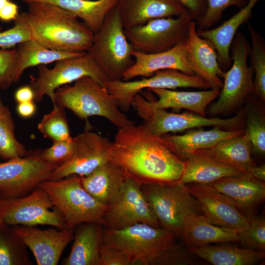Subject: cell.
<instances>
[{
  "label": "cell",
  "instance_id": "cell-40",
  "mask_svg": "<svg viewBox=\"0 0 265 265\" xmlns=\"http://www.w3.org/2000/svg\"><path fill=\"white\" fill-rule=\"evenodd\" d=\"M247 217L249 226L245 230L239 232L238 242L250 249L265 251V218L263 217Z\"/></svg>",
  "mask_w": 265,
  "mask_h": 265
},
{
  "label": "cell",
  "instance_id": "cell-7",
  "mask_svg": "<svg viewBox=\"0 0 265 265\" xmlns=\"http://www.w3.org/2000/svg\"><path fill=\"white\" fill-rule=\"evenodd\" d=\"M142 193L161 227L180 237L186 219L193 214H203L197 200L185 185L176 183H145Z\"/></svg>",
  "mask_w": 265,
  "mask_h": 265
},
{
  "label": "cell",
  "instance_id": "cell-5",
  "mask_svg": "<svg viewBox=\"0 0 265 265\" xmlns=\"http://www.w3.org/2000/svg\"><path fill=\"white\" fill-rule=\"evenodd\" d=\"M38 186L48 195L53 207L62 214L65 229H73L85 222L104 226V215L108 206L98 202L82 186L80 176L58 181L46 180Z\"/></svg>",
  "mask_w": 265,
  "mask_h": 265
},
{
  "label": "cell",
  "instance_id": "cell-27",
  "mask_svg": "<svg viewBox=\"0 0 265 265\" xmlns=\"http://www.w3.org/2000/svg\"><path fill=\"white\" fill-rule=\"evenodd\" d=\"M238 231L211 223L203 214H193L185 220L181 234L186 246L238 242Z\"/></svg>",
  "mask_w": 265,
  "mask_h": 265
},
{
  "label": "cell",
  "instance_id": "cell-4",
  "mask_svg": "<svg viewBox=\"0 0 265 265\" xmlns=\"http://www.w3.org/2000/svg\"><path fill=\"white\" fill-rule=\"evenodd\" d=\"M57 88L54 92V103L68 108L81 120L92 116L106 118L118 128L134 124L121 111L117 98L99 83L88 76Z\"/></svg>",
  "mask_w": 265,
  "mask_h": 265
},
{
  "label": "cell",
  "instance_id": "cell-1",
  "mask_svg": "<svg viewBox=\"0 0 265 265\" xmlns=\"http://www.w3.org/2000/svg\"><path fill=\"white\" fill-rule=\"evenodd\" d=\"M109 159L140 185L179 183L186 165L160 136L134 124L118 128Z\"/></svg>",
  "mask_w": 265,
  "mask_h": 265
},
{
  "label": "cell",
  "instance_id": "cell-2",
  "mask_svg": "<svg viewBox=\"0 0 265 265\" xmlns=\"http://www.w3.org/2000/svg\"><path fill=\"white\" fill-rule=\"evenodd\" d=\"M177 237L167 229L143 223L119 230L102 229L103 244L123 251L132 265L192 264V253L177 241Z\"/></svg>",
  "mask_w": 265,
  "mask_h": 265
},
{
  "label": "cell",
  "instance_id": "cell-49",
  "mask_svg": "<svg viewBox=\"0 0 265 265\" xmlns=\"http://www.w3.org/2000/svg\"><path fill=\"white\" fill-rule=\"evenodd\" d=\"M245 173H249L256 179L262 181H265V165L260 166L253 165L248 167Z\"/></svg>",
  "mask_w": 265,
  "mask_h": 265
},
{
  "label": "cell",
  "instance_id": "cell-15",
  "mask_svg": "<svg viewBox=\"0 0 265 265\" xmlns=\"http://www.w3.org/2000/svg\"><path fill=\"white\" fill-rule=\"evenodd\" d=\"M107 91L117 99L120 109L127 112L135 96L146 89H175L180 87H192L207 90L209 84L197 75H189L178 70L167 69L155 72L151 77L135 81H108Z\"/></svg>",
  "mask_w": 265,
  "mask_h": 265
},
{
  "label": "cell",
  "instance_id": "cell-26",
  "mask_svg": "<svg viewBox=\"0 0 265 265\" xmlns=\"http://www.w3.org/2000/svg\"><path fill=\"white\" fill-rule=\"evenodd\" d=\"M260 0H249L244 7L219 26L197 32L200 37L209 41L214 47L218 64L223 71L231 64L230 47L237 30L252 17L253 8Z\"/></svg>",
  "mask_w": 265,
  "mask_h": 265
},
{
  "label": "cell",
  "instance_id": "cell-11",
  "mask_svg": "<svg viewBox=\"0 0 265 265\" xmlns=\"http://www.w3.org/2000/svg\"><path fill=\"white\" fill-rule=\"evenodd\" d=\"M37 66L38 76L36 78H32L29 84L34 92V100L37 102L42 101L46 95L54 104V92L57 88L83 76H89L106 89L108 81L88 52L80 56L59 60L52 69L44 64Z\"/></svg>",
  "mask_w": 265,
  "mask_h": 265
},
{
  "label": "cell",
  "instance_id": "cell-47",
  "mask_svg": "<svg viewBox=\"0 0 265 265\" xmlns=\"http://www.w3.org/2000/svg\"><path fill=\"white\" fill-rule=\"evenodd\" d=\"M14 98L18 103L32 102L34 99V93L29 85H25L17 89Z\"/></svg>",
  "mask_w": 265,
  "mask_h": 265
},
{
  "label": "cell",
  "instance_id": "cell-31",
  "mask_svg": "<svg viewBox=\"0 0 265 265\" xmlns=\"http://www.w3.org/2000/svg\"><path fill=\"white\" fill-rule=\"evenodd\" d=\"M41 1L57 5L81 19L93 33L102 26L107 13L119 0H22Z\"/></svg>",
  "mask_w": 265,
  "mask_h": 265
},
{
  "label": "cell",
  "instance_id": "cell-28",
  "mask_svg": "<svg viewBox=\"0 0 265 265\" xmlns=\"http://www.w3.org/2000/svg\"><path fill=\"white\" fill-rule=\"evenodd\" d=\"M102 225L93 222L80 224L74 229L71 252L64 265H100L102 242Z\"/></svg>",
  "mask_w": 265,
  "mask_h": 265
},
{
  "label": "cell",
  "instance_id": "cell-29",
  "mask_svg": "<svg viewBox=\"0 0 265 265\" xmlns=\"http://www.w3.org/2000/svg\"><path fill=\"white\" fill-rule=\"evenodd\" d=\"M148 90L156 94L158 100H148L149 104L155 108L177 109H186L205 116L206 109L216 99L220 89H211L200 91H180L167 89L153 88Z\"/></svg>",
  "mask_w": 265,
  "mask_h": 265
},
{
  "label": "cell",
  "instance_id": "cell-33",
  "mask_svg": "<svg viewBox=\"0 0 265 265\" xmlns=\"http://www.w3.org/2000/svg\"><path fill=\"white\" fill-rule=\"evenodd\" d=\"M17 78L19 81L24 71L28 67L81 56L86 52L67 53L48 49L30 39L19 44Z\"/></svg>",
  "mask_w": 265,
  "mask_h": 265
},
{
  "label": "cell",
  "instance_id": "cell-16",
  "mask_svg": "<svg viewBox=\"0 0 265 265\" xmlns=\"http://www.w3.org/2000/svg\"><path fill=\"white\" fill-rule=\"evenodd\" d=\"M104 219V226L115 230L139 223L160 227L142 193L140 184L129 177L115 200L108 206Z\"/></svg>",
  "mask_w": 265,
  "mask_h": 265
},
{
  "label": "cell",
  "instance_id": "cell-50",
  "mask_svg": "<svg viewBox=\"0 0 265 265\" xmlns=\"http://www.w3.org/2000/svg\"><path fill=\"white\" fill-rule=\"evenodd\" d=\"M9 0H0V11L6 5Z\"/></svg>",
  "mask_w": 265,
  "mask_h": 265
},
{
  "label": "cell",
  "instance_id": "cell-30",
  "mask_svg": "<svg viewBox=\"0 0 265 265\" xmlns=\"http://www.w3.org/2000/svg\"><path fill=\"white\" fill-rule=\"evenodd\" d=\"M185 247L192 254L214 265H252L265 257L264 251L226 244Z\"/></svg>",
  "mask_w": 265,
  "mask_h": 265
},
{
  "label": "cell",
  "instance_id": "cell-23",
  "mask_svg": "<svg viewBox=\"0 0 265 265\" xmlns=\"http://www.w3.org/2000/svg\"><path fill=\"white\" fill-rule=\"evenodd\" d=\"M245 128L228 131L215 126L210 130L202 127L188 130L182 135L167 133L160 137L167 147L185 161L186 156L196 151L211 148L220 142L242 134Z\"/></svg>",
  "mask_w": 265,
  "mask_h": 265
},
{
  "label": "cell",
  "instance_id": "cell-24",
  "mask_svg": "<svg viewBox=\"0 0 265 265\" xmlns=\"http://www.w3.org/2000/svg\"><path fill=\"white\" fill-rule=\"evenodd\" d=\"M185 167L179 182L182 184L208 185L221 179L243 173L238 169L222 163L204 149L186 156Z\"/></svg>",
  "mask_w": 265,
  "mask_h": 265
},
{
  "label": "cell",
  "instance_id": "cell-9",
  "mask_svg": "<svg viewBox=\"0 0 265 265\" xmlns=\"http://www.w3.org/2000/svg\"><path fill=\"white\" fill-rule=\"evenodd\" d=\"M250 47L245 35L237 32L230 47L232 66L224 73L223 85L218 100L209 107L212 117L235 111L243 104L248 96L253 93L254 70L247 64Z\"/></svg>",
  "mask_w": 265,
  "mask_h": 265
},
{
  "label": "cell",
  "instance_id": "cell-21",
  "mask_svg": "<svg viewBox=\"0 0 265 265\" xmlns=\"http://www.w3.org/2000/svg\"><path fill=\"white\" fill-rule=\"evenodd\" d=\"M117 7L124 29L155 19L180 17L189 13L177 0H119Z\"/></svg>",
  "mask_w": 265,
  "mask_h": 265
},
{
  "label": "cell",
  "instance_id": "cell-38",
  "mask_svg": "<svg viewBox=\"0 0 265 265\" xmlns=\"http://www.w3.org/2000/svg\"><path fill=\"white\" fill-rule=\"evenodd\" d=\"M37 127L44 137L52 141H69L73 138L64 108L56 105H53V110L44 115Z\"/></svg>",
  "mask_w": 265,
  "mask_h": 265
},
{
  "label": "cell",
  "instance_id": "cell-34",
  "mask_svg": "<svg viewBox=\"0 0 265 265\" xmlns=\"http://www.w3.org/2000/svg\"><path fill=\"white\" fill-rule=\"evenodd\" d=\"M27 246L6 224H0V265H32Z\"/></svg>",
  "mask_w": 265,
  "mask_h": 265
},
{
  "label": "cell",
  "instance_id": "cell-44",
  "mask_svg": "<svg viewBox=\"0 0 265 265\" xmlns=\"http://www.w3.org/2000/svg\"><path fill=\"white\" fill-rule=\"evenodd\" d=\"M100 265H132L129 256L121 250L103 244L100 252Z\"/></svg>",
  "mask_w": 265,
  "mask_h": 265
},
{
  "label": "cell",
  "instance_id": "cell-19",
  "mask_svg": "<svg viewBox=\"0 0 265 265\" xmlns=\"http://www.w3.org/2000/svg\"><path fill=\"white\" fill-rule=\"evenodd\" d=\"M132 54L134 62L124 74V81H129L139 76L149 77L157 71L167 69L177 70L189 75H196L188 61L186 42L159 53L147 54L133 51Z\"/></svg>",
  "mask_w": 265,
  "mask_h": 265
},
{
  "label": "cell",
  "instance_id": "cell-35",
  "mask_svg": "<svg viewBox=\"0 0 265 265\" xmlns=\"http://www.w3.org/2000/svg\"><path fill=\"white\" fill-rule=\"evenodd\" d=\"M26 152L25 146L16 138L11 112L0 97V158L7 160L23 157Z\"/></svg>",
  "mask_w": 265,
  "mask_h": 265
},
{
  "label": "cell",
  "instance_id": "cell-48",
  "mask_svg": "<svg viewBox=\"0 0 265 265\" xmlns=\"http://www.w3.org/2000/svg\"><path fill=\"white\" fill-rule=\"evenodd\" d=\"M17 112L23 118H28L34 115L36 107L33 101L18 103Z\"/></svg>",
  "mask_w": 265,
  "mask_h": 265
},
{
  "label": "cell",
  "instance_id": "cell-8",
  "mask_svg": "<svg viewBox=\"0 0 265 265\" xmlns=\"http://www.w3.org/2000/svg\"><path fill=\"white\" fill-rule=\"evenodd\" d=\"M132 106H134L138 115L144 120L143 125L158 136L169 132H180L206 126H217L228 131L245 128L244 109L239 110L234 116L226 119L207 118L195 112L176 113L152 107L148 100L139 94L135 96Z\"/></svg>",
  "mask_w": 265,
  "mask_h": 265
},
{
  "label": "cell",
  "instance_id": "cell-43",
  "mask_svg": "<svg viewBox=\"0 0 265 265\" xmlns=\"http://www.w3.org/2000/svg\"><path fill=\"white\" fill-rule=\"evenodd\" d=\"M74 147V138L69 141L54 140L49 148L42 150H37V152L43 160L60 165L70 159Z\"/></svg>",
  "mask_w": 265,
  "mask_h": 265
},
{
  "label": "cell",
  "instance_id": "cell-25",
  "mask_svg": "<svg viewBox=\"0 0 265 265\" xmlns=\"http://www.w3.org/2000/svg\"><path fill=\"white\" fill-rule=\"evenodd\" d=\"M129 176L117 164L109 160L86 176H80L83 188L98 202L111 205Z\"/></svg>",
  "mask_w": 265,
  "mask_h": 265
},
{
  "label": "cell",
  "instance_id": "cell-6",
  "mask_svg": "<svg viewBox=\"0 0 265 265\" xmlns=\"http://www.w3.org/2000/svg\"><path fill=\"white\" fill-rule=\"evenodd\" d=\"M131 44L126 37L117 5L106 14L101 28L94 33L87 51L108 81L122 80L133 64Z\"/></svg>",
  "mask_w": 265,
  "mask_h": 265
},
{
  "label": "cell",
  "instance_id": "cell-37",
  "mask_svg": "<svg viewBox=\"0 0 265 265\" xmlns=\"http://www.w3.org/2000/svg\"><path fill=\"white\" fill-rule=\"evenodd\" d=\"M252 106L249 102L245 110V130L248 132L252 150L258 155L265 154V116L263 109L257 106L256 101L249 95Z\"/></svg>",
  "mask_w": 265,
  "mask_h": 265
},
{
  "label": "cell",
  "instance_id": "cell-51",
  "mask_svg": "<svg viewBox=\"0 0 265 265\" xmlns=\"http://www.w3.org/2000/svg\"><path fill=\"white\" fill-rule=\"evenodd\" d=\"M4 224L5 223L3 222V221L0 218V224Z\"/></svg>",
  "mask_w": 265,
  "mask_h": 265
},
{
  "label": "cell",
  "instance_id": "cell-20",
  "mask_svg": "<svg viewBox=\"0 0 265 265\" xmlns=\"http://www.w3.org/2000/svg\"><path fill=\"white\" fill-rule=\"evenodd\" d=\"M187 45L188 61L196 75L203 78L211 89L221 90L225 72L220 68L216 52L211 43L200 37L196 24L192 20L189 25Z\"/></svg>",
  "mask_w": 265,
  "mask_h": 265
},
{
  "label": "cell",
  "instance_id": "cell-46",
  "mask_svg": "<svg viewBox=\"0 0 265 265\" xmlns=\"http://www.w3.org/2000/svg\"><path fill=\"white\" fill-rule=\"evenodd\" d=\"M19 6L9 0L0 11V20L3 22L15 20L19 15Z\"/></svg>",
  "mask_w": 265,
  "mask_h": 265
},
{
  "label": "cell",
  "instance_id": "cell-13",
  "mask_svg": "<svg viewBox=\"0 0 265 265\" xmlns=\"http://www.w3.org/2000/svg\"><path fill=\"white\" fill-rule=\"evenodd\" d=\"M0 218L9 226L50 225L65 229L62 214L39 186L24 197L0 199Z\"/></svg>",
  "mask_w": 265,
  "mask_h": 265
},
{
  "label": "cell",
  "instance_id": "cell-18",
  "mask_svg": "<svg viewBox=\"0 0 265 265\" xmlns=\"http://www.w3.org/2000/svg\"><path fill=\"white\" fill-rule=\"evenodd\" d=\"M33 254L38 265H56L64 250L74 237L73 229L40 230L34 226L12 227Z\"/></svg>",
  "mask_w": 265,
  "mask_h": 265
},
{
  "label": "cell",
  "instance_id": "cell-17",
  "mask_svg": "<svg viewBox=\"0 0 265 265\" xmlns=\"http://www.w3.org/2000/svg\"><path fill=\"white\" fill-rule=\"evenodd\" d=\"M185 186L197 200L203 215L211 223L239 232L248 227L247 217L224 194L208 185L192 183Z\"/></svg>",
  "mask_w": 265,
  "mask_h": 265
},
{
  "label": "cell",
  "instance_id": "cell-14",
  "mask_svg": "<svg viewBox=\"0 0 265 265\" xmlns=\"http://www.w3.org/2000/svg\"><path fill=\"white\" fill-rule=\"evenodd\" d=\"M85 131L74 138L75 147L72 156L50 174L47 180L58 181L73 175L86 176L98 167L110 160L112 142L107 138L90 131Z\"/></svg>",
  "mask_w": 265,
  "mask_h": 265
},
{
  "label": "cell",
  "instance_id": "cell-10",
  "mask_svg": "<svg viewBox=\"0 0 265 265\" xmlns=\"http://www.w3.org/2000/svg\"><path fill=\"white\" fill-rule=\"evenodd\" d=\"M192 20L189 13L176 18L155 19L142 25L125 28L124 33L133 51L147 54L159 53L186 42Z\"/></svg>",
  "mask_w": 265,
  "mask_h": 265
},
{
  "label": "cell",
  "instance_id": "cell-32",
  "mask_svg": "<svg viewBox=\"0 0 265 265\" xmlns=\"http://www.w3.org/2000/svg\"><path fill=\"white\" fill-rule=\"evenodd\" d=\"M204 150L217 160L243 173L248 167L256 165L251 158L252 143L246 130L240 135L222 141L214 147Z\"/></svg>",
  "mask_w": 265,
  "mask_h": 265
},
{
  "label": "cell",
  "instance_id": "cell-3",
  "mask_svg": "<svg viewBox=\"0 0 265 265\" xmlns=\"http://www.w3.org/2000/svg\"><path fill=\"white\" fill-rule=\"evenodd\" d=\"M26 3L28 10L22 13L31 39L48 49L62 52H86L90 48L94 33L74 14L51 3Z\"/></svg>",
  "mask_w": 265,
  "mask_h": 265
},
{
  "label": "cell",
  "instance_id": "cell-39",
  "mask_svg": "<svg viewBox=\"0 0 265 265\" xmlns=\"http://www.w3.org/2000/svg\"><path fill=\"white\" fill-rule=\"evenodd\" d=\"M249 0H207V9L203 17L195 23L197 32L209 29L221 19L224 10L231 6L239 9L244 7Z\"/></svg>",
  "mask_w": 265,
  "mask_h": 265
},
{
  "label": "cell",
  "instance_id": "cell-22",
  "mask_svg": "<svg viewBox=\"0 0 265 265\" xmlns=\"http://www.w3.org/2000/svg\"><path fill=\"white\" fill-rule=\"evenodd\" d=\"M232 200L238 209L250 212L265 199V183L247 173L208 184Z\"/></svg>",
  "mask_w": 265,
  "mask_h": 265
},
{
  "label": "cell",
  "instance_id": "cell-41",
  "mask_svg": "<svg viewBox=\"0 0 265 265\" xmlns=\"http://www.w3.org/2000/svg\"><path fill=\"white\" fill-rule=\"evenodd\" d=\"M17 64L16 49L0 50V89L6 90L13 83L18 81L17 78Z\"/></svg>",
  "mask_w": 265,
  "mask_h": 265
},
{
  "label": "cell",
  "instance_id": "cell-36",
  "mask_svg": "<svg viewBox=\"0 0 265 265\" xmlns=\"http://www.w3.org/2000/svg\"><path fill=\"white\" fill-rule=\"evenodd\" d=\"M248 27L252 42L249 56L250 58V65L253 68L255 74L253 94L257 96L262 102H265V42L260 33L249 24Z\"/></svg>",
  "mask_w": 265,
  "mask_h": 265
},
{
  "label": "cell",
  "instance_id": "cell-12",
  "mask_svg": "<svg viewBox=\"0 0 265 265\" xmlns=\"http://www.w3.org/2000/svg\"><path fill=\"white\" fill-rule=\"evenodd\" d=\"M59 165L43 160L37 150L0 163V199L27 195Z\"/></svg>",
  "mask_w": 265,
  "mask_h": 265
},
{
  "label": "cell",
  "instance_id": "cell-45",
  "mask_svg": "<svg viewBox=\"0 0 265 265\" xmlns=\"http://www.w3.org/2000/svg\"><path fill=\"white\" fill-rule=\"evenodd\" d=\"M188 10L193 21L197 23L204 16L207 9V0H177Z\"/></svg>",
  "mask_w": 265,
  "mask_h": 265
},
{
  "label": "cell",
  "instance_id": "cell-42",
  "mask_svg": "<svg viewBox=\"0 0 265 265\" xmlns=\"http://www.w3.org/2000/svg\"><path fill=\"white\" fill-rule=\"evenodd\" d=\"M30 39L31 36L29 28L21 13L15 20L14 26L0 32V47L9 49Z\"/></svg>",
  "mask_w": 265,
  "mask_h": 265
}]
</instances>
